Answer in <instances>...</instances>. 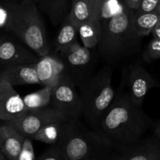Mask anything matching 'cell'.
<instances>
[{"mask_svg": "<svg viewBox=\"0 0 160 160\" xmlns=\"http://www.w3.org/2000/svg\"><path fill=\"white\" fill-rule=\"evenodd\" d=\"M154 126V121L142 107L122 92L115 97L95 131L117 151L138 142Z\"/></svg>", "mask_w": 160, "mask_h": 160, "instance_id": "1", "label": "cell"}, {"mask_svg": "<svg viewBox=\"0 0 160 160\" xmlns=\"http://www.w3.org/2000/svg\"><path fill=\"white\" fill-rule=\"evenodd\" d=\"M134 12L122 2L116 13L101 20L102 36L97 47L102 57L109 62H117L138 51L142 38L134 28Z\"/></svg>", "mask_w": 160, "mask_h": 160, "instance_id": "2", "label": "cell"}, {"mask_svg": "<svg viewBox=\"0 0 160 160\" xmlns=\"http://www.w3.org/2000/svg\"><path fill=\"white\" fill-rule=\"evenodd\" d=\"M56 145L60 148L64 160H98L112 149L97 131L88 129L77 119L67 121Z\"/></svg>", "mask_w": 160, "mask_h": 160, "instance_id": "3", "label": "cell"}, {"mask_svg": "<svg viewBox=\"0 0 160 160\" xmlns=\"http://www.w3.org/2000/svg\"><path fill=\"white\" fill-rule=\"evenodd\" d=\"M9 32L38 57L49 54L45 22L32 0L20 1Z\"/></svg>", "mask_w": 160, "mask_h": 160, "instance_id": "4", "label": "cell"}, {"mask_svg": "<svg viewBox=\"0 0 160 160\" xmlns=\"http://www.w3.org/2000/svg\"><path fill=\"white\" fill-rule=\"evenodd\" d=\"M112 77V69L104 67L81 88L82 116L94 131L116 97Z\"/></svg>", "mask_w": 160, "mask_h": 160, "instance_id": "5", "label": "cell"}, {"mask_svg": "<svg viewBox=\"0 0 160 160\" xmlns=\"http://www.w3.org/2000/svg\"><path fill=\"white\" fill-rule=\"evenodd\" d=\"M64 66V71L75 85L81 88L91 78L93 54L89 48L76 43L58 55Z\"/></svg>", "mask_w": 160, "mask_h": 160, "instance_id": "6", "label": "cell"}, {"mask_svg": "<svg viewBox=\"0 0 160 160\" xmlns=\"http://www.w3.org/2000/svg\"><path fill=\"white\" fill-rule=\"evenodd\" d=\"M76 87L71 78L63 71L52 91L50 107L67 118L79 120L82 117V107Z\"/></svg>", "mask_w": 160, "mask_h": 160, "instance_id": "7", "label": "cell"}, {"mask_svg": "<svg viewBox=\"0 0 160 160\" xmlns=\"http://www.w3.org/2000/svg\"><path fill=\"white\" fill-rule=\"evenodd\" d=\"M124 83L126 90L123 93L139 107H142L148 91L159 86L156 80L139 62H134L126 69Z\"/></svg>", "mask_w": 160, "mask_h": 160, "instance_id": "8", "label": "cell"}, {"mask_svg": "<svg viewBox=\"0 0 160 160\" xmlns=\"http://www.w3.org/2000/svg\"><path fill=\"white\" fill-rule=\"evenodd\" d=\"M67 118L63 114L49 106L37 110L28 111L20 118L6 123L14 127L24 137L32 139L34 134L47 124Z\"/></svg>", "mask_w": 160, "mask_h": 160, "instance_id": "9", "label": "cell"}, {"mask_svg": "<svg viewBox=\"0 0 160 160\" xmlns=\"http://www.w3.org/2000/svg\"><path fill=\"white\" fill-rule=\"evenodd\" d=\"M38 56L20 41L0 35V66L34 64Z\"/></svg>", "mask_w": 160, "mask_h": 160, "instance_id": "10", "label": "cell"}, {"mask_svg": "<svg viewBox=\"0 0 160 160\" xmlns=\"http://www.w3.org/2000/svg\"><path fill=\"white\" fill-rule=\"evenodd\" d=\"M27 112L23 98L14 87L6 81H0V120L4 123L13 121Z\"/></svg>", "mask_w": 160, "mask_h": 160, "instance_id": "11", "label": "cell"}, {"mask_svg": "<svg viewBox=\"0 0 160 160\" xmlns=\"http://www.w3.org/2000/svg\"><path fill=\"white\" fill-rule=\"evenodd\" d=\"M112 160H160V142L156 136L142 138L117 150Z\"/></svg>", "mask_w": 160, "mask_h": 160, "instance_id": "12", "label": "cell"}, {"mask_svg": "<svg viewBox=\"0 0 160 160\" xmlns=\"http://www.w3.org/2000/svg\"><path fill=\"white\" fill-rule=\"evenodd\" d=\"M34 66L42 86L54 87L64 71V66L59 56L50 54L39 57Z\"/></svg>", "mask_w": 160, "mask_h": 160, "instance_id": "13", "label": "cell"}, {"mask_svg": "<svg viewBox=\"0 0 160 160\" xmlns=\"http://www.w3.org/2000/svg\"><path fill=\"white\" fill-rule=\"evenodd\" d=\"M34 64L2 67L0 70V81L8 82L12 87L24 84H41Z\"/></svg>", "mask_w": 160, "mask_h": 160, "instance_id": "14", "label": "cell"}, {"mask_svg": "<svg viewBox=\"0 0 160 160\" xmlns=\"http://www.w3.org/2000/svg\"><path fill=\"white\" fill-rule=\"evenodd\" d=\"M24 136L9 123L0 125V152L8 160H17Z\"/></svg>", "mask_w": 160, "mask_h": 160, "instance_id": "15", "label": "cell"}, {"mask_svg": "<svg viewBox=\"0 0 160 160\" xmlns=\"http://www.w3.org/2000/svg\"><path fill=\"white\" fill-rule=\"evenodd\" d=\"M39 11L46 14L55 26L61 24L69 15L72 0H35Z\"/></svg>", "mask_w": 160, "mask_h": 160, "instance_id": "16", "label": "cell"}, {"mask_svg": "<svg viewBox=\"0 0 160 160\" xmlns=\"http://www.w3.org/2000/svg\"><path fill=\"white\" fill-rule=\"evenodd\" d=\"M78 28L67 16L61 23L60 29L55 39V52L59 53L78 43Z\"/></svg>", "mask_w": 160, "mask_h": 160, "instance_id": "17", "label": "cell"}, {"mask_svg": "<svg viewBox=\"0 0 160 160\" xmlns=\"http://www.w3.org/2000/svg\"><path fill=\"white\" fill-rule=\"evenodd\" d=\"M83 46L89 49L97 47L102 36V23L98 18L92 19L78 28Z\"/></svg>", "mask_w": 160, "mask_h": 160, "instance_id": "18", "label": "cell"}, {"mask_svg": "<svg viewBox=\"0 0 160 160\" xmlns=\"http://www.w3.org/2000/svg\"><path fill=\"white\" fill-rule=\"evenodd\" d=\"M160 20V6L156 10L148 12L134 11L133 25L136 32L143 38L151 34Z\"/></svg>", "mask_w": 160, "mask_h": 160, "instance_id": "19", "label": "cell"}, {"mask_svg": "<svg viewBox=\"0 0 160 160\" xmlns=\"http://www.w3.org/2000/svg\"><path fill=\"white\" fill-rule=\"evenodd\" d=\"M69 120L70 119L67 118L48 123L34 134L32 140L48 144L51 146L56 145L62 137L64 128Z\"/></svg>", "mask_w": 160, "mask_h": 160, "instance_id": "20", "label": "cell"}, {"mask_svg": "<svg viewBox=\"0 0 160 160\" xmlns=\"http://www.w3.org/2000/svg\"><path fill=\"white\" fill-rule=\"evenodd\" d=\"M52 88L53 87L50 86H43L40 90L28 94L23 97V102L28 111L49 107Z\"/></svg>", "mask_w": 160, "mask_h": 160, "instance_id": "21", "label": "cell"}, {"mask_svg": "<svg viewBox=\"0 0 160 160\" xmlns=\"http://www.w3.org/2000/svg\"><path fill=\"white\" fill-rule=\"evenodd\" d=\"M68 17L78 28L92 20L89 0H72Z\"/></svg>", "mask_w": 160, "mask_h": 160, "instance_id": "22", "label": "cell"}, {"mask_svg": "<svg viewBox=\"0 0 160 160\" xmlns=\"http://www.w3.org/2000/svg\"><path fill=\"white\" fill-rule=\"evenodd\" d=\"M20 1L2 0L0 2V29L10 31L14 15Z\"/></svg>", "mask_w": 160, "mask_h": 160, "instance_id": "23", "label": "cell"}, {"mask_svg": "<svg viewBox=\"0 0 160 160\" xmlns=\"http://www.w3.org/2000/svg\"><path fill=\"white\" fill-rule=\"evenodd\" d=\"M142 58L146 62L160 59V41L153 38L145 48Z\"/></svg>", "mask_w": 160, "mask_h": 160, "instance_id": "24", "label": "cell"}, {"mask_svg": "<svg viewBox=\"0 0 160 160\" xmlns=\"http://www.w3.org/2000/svg\"><path fill=\"white\" fill-rule=\"evenodd\" d=\"M34 146L32 144V139L25 138L20 152L17 160H35Z\"/></svg>", "mask_w": 160, "mask_h": 160, "instance_id": "25", "label": "cell"}, {"mask_svg": "<svg viewBox=\"0 0 160 160\" xmlns=\"http://www.w3.org/2000/svg\"><path fill=\"white\" fill-rule=\"evenodd\" d=\"M35 160H64V159L59 146L52 145Z\"/></svg>", "mask_w": 160, "mask_h": 160, "instance_id": "26", "label": "cell"}, {"mask_svg": "<svg viewBox=\"0 0 160 160\" xmlns=\"http://www.w3.org/2000/svg\"><path fill=\"white\" fill-rule=\"evenodd\" d=\"M109 1L111 0H89V6H90L92 19H100L103 6Z\"/></svg>", "mask_w": 160, "mask_h": 160, "instance_id": "27", "label": "cell"}, {"mask_svg": "<svg viewBox=\"0 0 160 160\" xmlns=\"http://www.w3.org/2000/svg\"><path fill=\"white\" fill-rule=\"evenodd\" d=\"M160 6V0H142L138 8L136 10L137 12H148L156 10Z\"/></svg>", "mask_w": 160, "mask_h": 160, "instance_id": "28", "label": "cell"}, {"mask_svg": "<svg viewBox=\"0 0 160 160\" xmlns=\"http://www.w3.org/2000/svg\"><path fill=\"white\" fill-rule=\"evenodd\" d=\"M141 1L142 0H121L123 4H125L128 7H129L131 9H134V10H136L138 8Z\"/></svg>", "mask_w": 160, "mask_h": 160, "instance_id": "29", "label": "cell"}, {"mask_svg": "<svg viewBox=\"0 0 160 160\" xmlns=\"http://www.w3.org/2000/svg\"><path fill=\"white\" fill-rule=\"evenodd\" d=\"M152 34H153V38L159 39L160 41V27L157 25V26L153 29V31H152Z\"/></svg>", "mask_w": 160, "mask_h": 160, "instance_id": "30", "label": "cell"}, {"mask_svg": "<svg viewBox=\"0 0 160 160\" xmlns=\"http://www.w3.org/2000/svg\"><path fill=\"white\" fill-rule=\"evenodd\" d=\"M155 136L160 142V122L158 123H155Z\"/></svg>", "mask_w": 160, "mask_h": 160, "instance_id": "31", "label": "cell"}, {"mask_svg": "<svg viewBox=\"0 0 160 160\" xmlns=\"http://www.w3.org/2000/svg\"><path fill=\"white\" fill-rule=\"evenodd\" d=\"M0 160H6V158H5V156H3L1 152H0Z\"/></svg>", "mask_w": 160, "mask_h": 160, "instance_id": "32", "label": "cell"}, {"mask_svg": "<svg viewBox=\"0 0 160 160\" xmlns=\"http://www.w3.org/2000/svg\"><path fill=\"white\" fill-rule=\"evenodd\" d=\"M158 26H159L160 27V20H159V23H158Z\"/></svg>", "mask_w": 160, "mask_h": 160, "instance_id": "33", "label": "cell"}, {"mask_svg": "<svg viewBox=\"0 0 160 160\" xmlns=\"http://www.w3.org/2000/svg\"><path fill=\"white\" fill-rule=\"evenodd\" d=\"M86 160H97V159H86Z\"/></svg>", "mask_w": 160, "mask_h": 160, "instance_id": "34", "label": "cell"}, {"mask_svg": "<svg viewBox=\"0 0 160 160\" xmlns=\"http://www.w3.org/2000/svg\"><path fill=\"white\" fill-rule=\"evenodd\" d=\"M32 1H34H34H35V0H32Z\"/></svg>", "mask_w": 160, "mask_h": 160, "instance_id": "35", "label": "cell"}]
</instances>
